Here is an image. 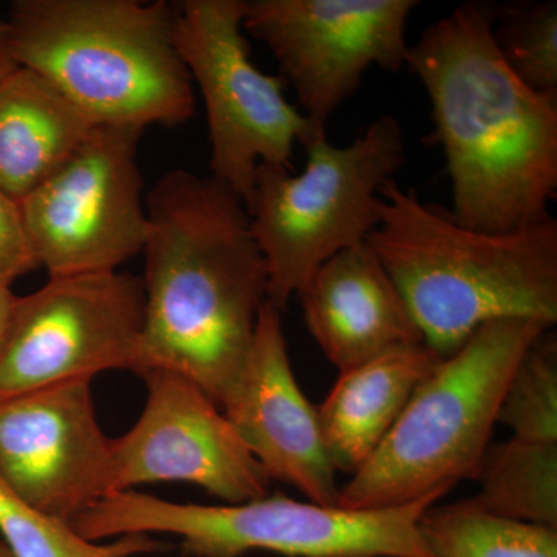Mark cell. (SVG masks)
Listing matches in <instances>:
<instances>
[{
	"mask_svg": "<svg viewBox=\"0 0 557 557\" xmlns=\"http://www.w3.org/2000/svg\"><path fill=\"white\" fill-rule=\"evenodd\" d=\"M146 208L145 325L134 373H178L222 408L269 302L247 205L211 175L172 170L146 194Z\"/></svg>",
	"mask_w": 557,
	"mask_h": 557,
	"instance_id": "1",
	"label": "cell"
},
{
	"mask_svg": "<svg viewBox=\"0 0 557 557\" xmlns=\"http://www.w3.org/2000/svg\"><path fill=\"white\" fill-rule=\"evenodd\" d=\"M493 3L467 2L410 44L426 90L456 222L509 233L552 218L557 196V100L531 90L498 53Z\"/></svg>",
	"mask_w": 557,
	"mask_h": 557,
	"instance_id": "2",
	"label": "cell"
},
{
	"mask_svg": "<svg viewBox=\"0 0 557 557\" xmlns=\"http://www.w3.org/2000/svg\"><path fill=\"white\" fill-rule=\"evenodd\" d=\"M368 245L395 282L423 343L449 357L502 319L557 322V220L509 233L460 225L448 209L388 180Z\"/></svg>",
	"mask_w": 557,
	"mask_h": 557,
	"instance_id": "3",
	"label": "cell"
},
{
	"mask_svg": "<svg viewBox=\"0 0 557 557\" xmlns=\"http://www.w3.org/2000/svg\"><path fill=\"white\" fill-rule=\"evenodd\" d=\"M0 46L97 126L174 127L196 113L174 2L16 0L0 21Z\"/></svg>",
	"mask_w": 557,
	"mask_h": 557,
	"instance_id": "4",
	"label": "cell"
},
{
	"mask_svg": "<svg viewBox=\"0 0 557 557\" xmlns=\"http://www.w3.org/2000/svg\"><path fill=\"white\" fill-rule=\"evenodd\" d=\"M549 329L555 327L536 319H502L442 358L368 463L339 487L336 505L403 507L445 497L457 483L478 479L508 381Z\"/></svg>",
	"mask_w": 557,
	"mask_h": 557,
	"instance_id": "5",
	"label": "cell"
},
{
	"mask_svg": "<svg viewBox=\"0 0 557 557\" xmlns=\"http://www.w3.org/2000/svg\"><path fill=\"white\" fill-rule=\"evenodd\" d=\"M443 497L403 507L347 509L273 494L244 504H175L129 490L102 498L72 522L87 541L172 534L186 557H434L420 520Z\"/></svg>",
	"mask_w": 557,
	"mask_h": 557,
	"instance_id": "6",
	"label": "cell"
},
{
	"mask_svg": "<svg viewBox=\"0 0 557 557\" xmlns=\"http://www.w3.org/2000/svg\"><path fill=\"white\" fill-rule=\"evenodd\" d=\"M304 149L299 174L260 166L247 205L269 273V300L281 311L322 263L368 242L379 225L381 189L405 164V131L383 115L346 146L321 131Z\"/></svg>",
	"mask_w": 557,
	"mask_h": 557,
	"instance_id": "7",
	"label": "cell"
},
{
	"mask_svg": "<svg viewBox=\"0 0 557 557\" xmlns=\"http://www.w3.org/2000/svg\"><path fill=\"white\" fill-rule=\"evenodd\" d=\"M244 14L245 0L174 2L175 44L207 110L209 175L248 205L260 166L293 171L296 146L325 129L255 64Z\"/></svg>",
	"mask_w": 557,
	"mask_h": 557,
	"instance_id": "8",
	"label": "cell"
},
{
	"mask_svg": "<svg viewBox=\"0 0 557 557\" xmlns=\"http://www.w3.org/2000/svg\"><path fill=\"white\" fill-rule=\"evenodd\" d=\"M143 132L95 126L21 201L33 251L50 276L115 271L143 252L149 234L138 164Z\"/></svg>",
	"mask_w": 557,
	"mask_h": 557,
	"instance_id": "9",
	"label": "cell"
},
{
	"mask_svg": "<svg viewBox=\"0 0 557 557\" xmlns=\"http://www.w3.org/2000/svg\"><path fill=\"white\" fill-rule=\"evenodd\" d=\"M417 0H245L244 28L273 54L298 109L327 131L370 69L408 67Z\"/></svg>",
	"mask_w": 557,
	"mask_h": 557,
	"instance_id": "10",
	"label": "cell"
},
{
	"mask_svg": "<svg viewBox=\"0 0 557 557\" xmlns=\"http://www.w3.org/2000/svg\"><path fill=\"white\" fill-rule=\"evenodd\" d=\"M141 277L123 271L50 276L21 296L0 358V399L137 364Z\"/></svg>",
	"mask_w": 557,
	"mask_h": 557,
	"instance_id": "11",
	"label": "cell"
},
{
	"mask_svg": "<svg viewBox=\"0 0 557 557\" xmlns=\"http://www.w3.org/2000/svg\"><path fill=\"white\" fill-rule=\"evenodd\" d=\"M138 376L148 398L137 423L112 442L113 493L185 482L222 504L269 496V475L203 388L170 370Z\"/></svg>",
	"mask_w": 557,
	"mask_h": 557,
	"instance_id": "12",
	"label": "cell"
},
{
	"mask_svg": "<svg viewBox=\"0 0 557 557\" xmlns=\"http://www.w3.org/2000/svg\"><path fill=\"white\" fill-rule=\"evenodd\" d=\"M112 442L98 424L91 380L0 399V479L64 522L113 493Z\"/></svg>",
	"mask_w": 557,
	"mask_h": 557,
	"instance_id": "13",
	"label": "cell"
},
{
	"mask_svg": "<svg viewBox=\"0 0 557 557\" xmlns=\"http://www.w3.org/2000/svg\"><path fill=\"white\" fill-rule=\"evenodd\" d=\"M222 410L270 480L296 487L314 504L336 505L339 486L318 406L296 381L282 311L270 300L260 313L244 373Z\"/></svg>",
	"mask_w": 557,
	"mask_h": 557,
	"instance_id": "14",
	"label": "cell"
},
{
	"mask_svg": "<svg viewBox=\"0 0 557 557\" xmlns=\"http://www.w3.org/2000/svg\"><path fill=\"white\" fill-rule=\"evenodd\" d=\"M298 298L310 335L339 372L423 344L406 300L368 242L322 263Z\"/></svg>",
	"mask_w": 557,
	"mask_h": 557,
	"instance_id": "15",
	"label": "cell"
},
{
	"mask_svg": "<svg viewBox=\"0 0 557 557\" xmlns=\"http://www.w3.org/2000/svg\"><path fill=\"white\" fill-rule=\"evenodd\" d=\"M442 358L423 343L339 372L318 406L325 448L336 472L354 475L368 463Z\"/></svg>",
	"mask_w": 557,
	"mask_h": 557,
	"instance_id": "16",
	"label": "cell"
},
{
	"mask_svg": "<svg viewBox=\"0 0 557 557\" xmlns=\"http://www.w3.org/2000/svg\"><path fill=\"white\" fill-rule=\"evenodd\" d=\"M97 126L32 70L0 81V190L22 201L79 148Z\"/></svg>",
	"mask_w": 557,
	"mask_h": 557,
	"instance_id": "17",
	"label": "cell"
},
{
	"mask_svg": "<svg viewBox=\"0 0 557 557\" xmlns=\"http://www.w3.org/2000/svg\"><path fill=\"white\" fill-rule=\"evenodd\" d=\"M475 480L486 511L557 530V443H491Z\"/></svg>",
	"mask_w": 557,
	"mask_h": 557,
	"instance_id": "18",
	"label": "cell"
},
{
	"mask_svg": "<svg viewBox=\"0 0 557 557\" xmlns=\"http://www.w3.org/2000/svg\"><path fill=\"white\" fill-rule=\"evenodd\" d=\"M420 531L434 557H557L556 528L500 518L475 498L432 505Z\"/></svg>",
	"mask_w": 557,
	"mask_h": 557,
	"instance_id": "19",
	"label": "cell"
},
{
	"mask_svg": "<svg viewBox=\"0 0 557 557\" xmlns=\"http://www.w3.org/2000/svg\"><path fill=\"white\" fill-rule=\"evenodd\" d=\"M0 537L13 557H135L166 548L150 534H127L112 542L87 541L69 522L22 500L2 479Z\"/></svg>",
	"mask_w": 557,
	"mask_h": 557,
	"instance_id": "20",
	"label": "cell"
},
{
	"mask_svg": "<svg viewBox=\"0 0 557 557\" xmlns=\"http://www.w3.org/2000/svg\"><path fill=\"white\" fill-rule=\"evenodd\" d=\"M494 42L531 90L557 100V2L522 0L494 5Z\"/></svg>",
	"mask_w": 557,
	"mask_h": 557,
	"instance_id": "21",
	"label": "cell"
},
{
	"mask_svg": "<svg viewBox=\"0 0 557 557\" xmlns=\"http://www.w3.org/2000/svg\"><path fill=\"white\" fill-rule=\"evenodd\" d=\"M498 424L525 442L557 443V338L549 329L525 351L508 381Z\"/></svg>",
	"mask_w": 557,
	"mask_h": 557,
	"instance_id": "22",
	"label": "cell"
},
{
	"mask_svg": "<svg viewBox=\"0 0 557 557\" xmlns=\"http://www.w3.org/2000/svg\"><path fill=\"white\" fill-rule=\"evenodd\" d=\"M38 267L21 201L0 190V282L13 285Z\"/></svg>",
	"mask_w": 557,
	"mask_h": 557,
	"instance_id": "23",
	"label": "cell"
},
{
	"mask_svg": "<svg viewBox=\"0 0 557 557\" xmlns=\"http://www.w3.org/2000/svg\"><path fill=\"white\" fill-rule=\"evenodd\" d=\"M20 298L21 296L14 295L11 284L0 282V358L9 344Z\"/></svg>",
	"mask_w": 557,
	"mask_h": 557,
	"instance_id": "24",
	"label": "cell"
},
{
	"mask_svg": "<svg viewBox=\"0 0 557 557\" xmlns=\"http://www.w3.org/2000/svg\"><path fill=\"white\" fill-rule=\"evenodd\" d=\"M16 67L17 65L11 61V58L9 54H7V51L3 50L2 46H0V81L5 78V76L9 75L10 72H13V70Z\"/></svg>",
	"mask_w": 557,
	"mask_h": 557,
	"instance_id": "25",
	"label": "cell"
},
{
	"mask_svg": "<svg viewBox=\"0 0 557 557\" xmlns=\"http://www.w3.org/2000/svg\"><path fill=\"white\" fill-rule=\"evenodd\" d=\"M0 557H13L11 556L10 549L7 548L5 542L0 537Z\"/></svg>",
	"mask_w": 557,
	"mask_h": 557,
	"instance_id": "26",
	"label": "cell"
}]
</instances>
